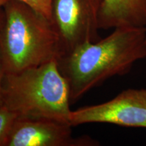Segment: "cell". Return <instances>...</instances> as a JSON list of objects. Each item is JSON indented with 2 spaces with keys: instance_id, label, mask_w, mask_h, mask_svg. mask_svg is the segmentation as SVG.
<instances>
[{
  "instance_id": "cell-1",
  "label": "cell",
  "mask_w": 146,
  "mask_h": 146,
  "mask_svg": "<svg viewBox=\"0 0 146 146\" xmlns=\"http://www.w3.org/2000/svg\"><path fill=\"white\" fill-rule=\"evenodd\" d=\"M146 58V28L119 27L98 41L84 43L57 61L65 78L70 104L114 76L129 74Z\"/></svg>"
},
{
  "instance_id": "cell-2",
  "label": "cell",
  "mask_w": 146,
  "mask_h": 146,
  "mask_svg": "<svg viewBox=\"0 0 146 146\" xmlns=\"http://www.w3.org/2000/svg\"><path fill=\"white\" fill-rule=\"evenodd\" d=\"M0 60L5 74H14L56 60L63 47L50 19L21 0L3 7Z\"/></svg>"
},
{
  "instance_id": "cell-3",
  "label": "cell",
  "mask_w": 146,
  "mask_h": 146,
  "mask_svg": "<svg viewBox=\"0 0 146 146\" xmlns=\"http://www.w3.org/2000/svg\"><path fill=\"white\" fill-rule=\"evenodd\" d=\"M2 103L19 118H44L70 125V98L57 61L5 74Z\"/></svg>"
},
{
  "instance_id": "cell-4",
  "label": "cell",
  "mask_w": 146,
  "mask_h": 146,
  "mask_svg": "<svg viewBox=\"0 0 146 146\" xmlns=\"http://www.w3.org/2000/svg\"><path fill=\"white\" fill-rule=\"evenodd\" d=\"M102 1L52 0L50 21L61 41L64 54L101 39L99 16Z\"/></svg>"
},
{
  "instance_id": "cell-5",
  "label": "cell",
  "mask_w": 146,
  "mask_h": 146,
  "mask_svg": "<svg viewBox=\"0 0 146 146\" xmlns=\"http://www.w3.org/2000/svg\"><path fill=\"white\" fill-rule=\"evenodd\" d=\"M87 123L146 128V89H125L104 103L71 111L72 127Z\"/></svg>"
},
{
  "instance_id": "cell-6",
  "label": "cell",
  "mask_w": 146,
  "mask_h": 146,
  "mask_svg": "<svg viewBox=\"0 0 146 146\" xmlns=\"http://www.w3.org/2000/svg\"><path fill=\"white\" fill-rule=\"evenodd\" d=\"M72 126L44 118H19L14 123L6 146H96L90 137H74Z\"/></svg>"
},
{
  "instance_id": "cell-7",
  "label": "cell",
  "mask_w": 146,
  "mask_h": 146,
  "mask_svg": "<svg viewBox=\"0 0 146 146\" xmlns=\"http://www.w3.org/2000/svg\"><path fill=\"white\" fill-rule=\"evenodd\" d=\"M100 29L146 28V0H103L99 16Z\"/></svg>"
},
{
  "instance_id": "cell-8",
  "label": "cell",
  "mask_w": 146,
  "mask_h": 146,
  "mask_svg": "<svg viewBox=\"0 0 146 146\" xmlns=\"http://www.w3.org/2000/svg\"><path fill=\"white\" fill-rule=\"evenodd\" d=\"M17 116L3 104H0V146H6Z\"/></svg>"
},
{
  "instance_id": "cell-9",
  "label": "cell",
  "mask_w": 146,
  "mask_h": 146,
  "mask_svg": "<svg viewBox=\"0 0 146 146\" xmlns=\"http://www.w3.org/2000/svg\"><path fill=\"white\" fill-rule=\"evenodd\" d=\"M50 19L52 0H21Z\"/></svg>"
},
{
  "instance_id": "cell-10",
  "label": "cell",
  "mask_w": 146,
  "mask_h": 146,
  "mask_svg": "<svg viewBox=\"0 0 146 146\" xmlns=\"http://www.w3.org/2000/svg\"><path fill=\"white\" fill-rule=\"evenodd\" d=\"M3 18H4V12H3V8L0 9V29H1V25H2ZM4 71L3 70L2 65H1V60H0V104L2 103V85H3V79L4 76Z\"/></svg>"
},
{
  "instance_id": "cell-11",
  "label": "cell",
  "mask_w": 146,
  "mask_h": 146,
  "mask_svg": "<svg viewBox=\"0 0 146 146\" xmlns=\"http://www.w3.org/2000/svg\"><path fill=\"white\" fill-rule=\"evenodd\" d=\"M8 1H10V0H0V9L2 8Z\"/></svg>"
}]
</instances>
